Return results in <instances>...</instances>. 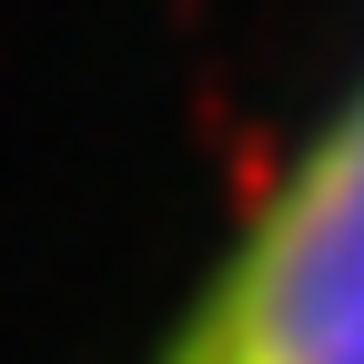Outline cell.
Listing matches in <instances>:
<instances>
[{"mask_svg":"<svg viewBox=\"0 0 364 364\" xmlns=\"http://www.w3.org/2000/svg\"><path fill=\"white\" fill-rule=\"evenodd\" d=\"M142 364H364V61L263 172Z\"/></svg>","mask_w":364,"mask_h":364,"instance_id":"6da1fadb","label":"cell"}]
</instances>
